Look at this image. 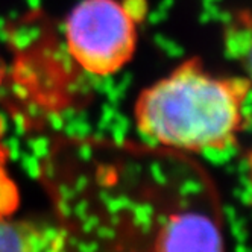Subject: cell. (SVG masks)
Segmentation results:
<instances>
[{
    "mask_svg": "<svg viewBox=\"0 0 252 252\" xmlns=\"http://www.w3.org/2000/svg\"><path fill=\"white\" fill-rule=\"evenodd\" d=\"M158 252H222V242L218 228L208 218L184 214L164 226Z\"/></svg>",
    "mask_w": 252,
    "mask_h": 252,
    "instance_id": "3957f363",
    "label": "cell"
},
{
    "mask_svg": "<svg viewBox=\"0 0 252 252\" xmlns=\"http://www.w3.org/2000/svg\"><path fill=\"white\" fill-rule=\"evenodd\" d=\"M2 81H3V68L0 65V84H2Z\"/></svg>",
    "mask_w": 252,
    "mask_h": 252,
    "instance_id": "52a82bcc",
    "label": "cell"
},
{
    "mask_svg": "<svg viewBox=\"0 0 252 252\" xmlns=\"http://www.w3.org/2000/svg\"><path fill=\"white\" fill-rule=\"evenodd\" d=\"M65 232L43 222L0 218V252H65Z\"/></svg>",
    "mask_w": 252,
    "mask_h": 252,
    "instance_id": "277c9868",
    "label": "cell"
},
{
    "mask_svg": "<svg viewBox=\"0 0 252 252\" xmlns=\"http://www.w3.org/2000/svg\"><path fill=\"white\" fill-rule=\"evenodd\" d=\"M0 134H2V122H0ZM19 189L8 173L6 152L0 143V218H11L15 208L19 207Z\"/></svg>",
    "mask_w": 252,
    "mask_h": 252,
    "instance_id": "8992f818",
    "label": "cell"
},
{
    "mask_svg": "<svg viewBox=\"0 0 252 252\" xmlns=\"http://www.w3.org/2000/svg\"><path fill=\"white\" fill-rule=\"evenodd\" d=\"M226 55L236 61L249 81L252 94V8H243L228 17L223 26Z\"/></svg>",
    "mask_w": 252,
    "mask_h": 252,
    "instance_id": "5b68a950",
    "label": "cell"
},
{
    "mask_svg": "<svg viewBox=\"0 0 252 252\" xmlns=\"http://www.w3.org/2000/svg\"><path fill=\"white\" fill-rule=\"evenodd\" d=\"M138 20L119 0H82L65 22L71 58L92 75L117 73L135 52Z\"/></svg>",
    "mask_w": 252,
    "mask_h": 252,
    "instance_id": "7a4b0ae2",
    "label": "cell"
},
{
    "mask_svg": "<svg viewBox=\"0 0 252 252\" xmlns=\"http://www.w3.org/2000/svg\"><path fill=\"white\" fill-rule=\"evenodd\" d=\"M249 81L216 76L199 60H187L143 90L135 125L154 145L189 152L226 151L246 126Z\"/></svg>",
    "mask_w": 252,
    "mask_h": 252,
    "instance_id": "6da1fadb",
    "label": "cell"
}]
</instances>
